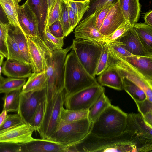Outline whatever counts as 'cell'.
I'll return each mask as SVG.
<instances>
[{
  "mask_svg": "<svg viewBox=\"0 0 152 152\" xmlns=\"http://www.w3.org/2000/svg\"><path fill=\"white\" fill-rule=\"evenodd\" d=\"M66 152H152V140L128 130L118 136L107 137L89 133L79 142L68 146Z\"/></svg>",
  "mask_w": 152,
  "mask_h": 152,
  "instance_id": "1",
  "label": "cell"
},
{
  "mask_svg": "<svg viewBox=\"0 0 152 152\" xmlns=\"http://www.w3.org/2000/svg\"><path fill=\"white\" fill-rule=\"evenodd\" d=\"M70 46L61 50L52 51L46 48V100L50 99L58 92L64 90V65Z\"/></svg>",
  "mask_w": 152,
  "mask_h": 152,
  "instance_id": "2",
  "label": "cell"
},
{
  "mask_svg": "<svg viewBox=\"0 0 152 152\" xmlns=\"http://www.w3.org/2000/svg\"><path fill=\"white\" fill-rule=\"evenodd\" d=\"M98 84L95 78L85 69L72 49L66 55L64 65L65 97Z\"/></svg>",
  "mask_w": 152,
  "mask_h": 152,
  "instance_id": "3",
  "label": "cell"
},
{
  "mask_svg": "<svg viewBox=\"0 0 152 152\" xmlns=\"http://www.w3.org/2000/svg\"><path fill=\"white\" fill-rule=\"evenodd\" d=\"M127 113L111 104L93 122L89 133L101 137L118 136L126 130Z\"/></svg>",
  "mask_w": 152,
  "mask_h": 152,
  "instance_id": "4",
  "label": "cell"
},
{
  "mask_svg": "<svg viewBox=\"0 0 152 152\" xmlns=\"http://www.w3.org/2000/svg\"><path fill=\"white\" fill-rule=\"evenodd\" d=\"M108 50V66L114 68L121 77H125L140 87L145 92L147 99L152 102V80L127 62L124 56L111 49Z\"/></svg>",
  "mask_w": 152,
  "mask_h": 152,
  "instance_id": "5",
  "label": "cell"
},
{
  "mask_svg": "<svg viewBox=\"0 0 152 152\" xmlns=\"http://www.w3.org/2000/svg\"><path fill=\"white\" fill-rule=\"evenodd\" d=\"M91 124L88 118L72 122L61 120L48 140L66 146L75 144L89 133Z\"/></svg>",
  "mask_w": 152,
  "mask_h": 152,
  "instance_id": "6",
  "label": "cell"
},
{
  "mask_svg": "<svg viewBox=\"0 0 152 152\" xmlns=\"http://www.w3.org/2000/svg\"><path fill=\"white\" fill-rule=\"evenodd\" d=\"M105 44L75 38L70 46L82 66L94 78H95L96 69L102 48Z\"/></svg>",
  "mask_w": 152,
  "mask_h": 152,
  "instance_id": "7",
  "label": "cell"
},
{
  "mask_svg": "<svg viewBox=\"0 0 152 152\" xmlns=\"http://www.w3.org/2000/svg\"><path fill=\"white\" fill-rule=\"evenodd\" d=\"M65 98L64 90L58 92L51 99L46 100L44 116L41 126L37 131L41 139L48 140L56 129L61 120V111Z\"/></svg>",
  "mask_w": 152,
  "mask_h": 152,
  "instance_id": "8",
  "label": "cell"
},
{
  "mask_svg": "<svg viewBox=\"0 0 152 152\" xmlns=\"http://www.w3.org/2000/svg\"><path fill=\"white\" fill-rule=\"evenodd\" d=\"M105 92L99 84L91 86L65 97L64 104L69 110H89Z\"/></svg>",
  "mask_w": 152,
  "mask_h": 152,
  "instance_id": "9",
  "label": "cell"
},
{
  "mask_svg": "<svg viewBox=\"0 0 152 152\" xmlns=\"http://www.w3.org/2000/svg\"><path fill=\"white\" fill-rule=\"evenodd\" d=\"M45 95V88L27 93L21 91L17 112L24 123L31 125L38 104Z\"/></svg>",
  "mask_w": 152,
  "mask_h": 152,
  "instance_id": "10",
  "label": "cell"
},
{
  "mask_svg": "<svg viewBox=\"0 0 152 152\" xmlns=\"http://www.w3.org/2000/svg\"><path fill=\"white\" fill-rule=\"evenodd\" d=\"M30 64L32 72L39 73L46 68V53L47 47L38 37L34 38L27 37Z\"/></svg>",
  "mask_w": 152,
  "mask_h": 152,
  "instance_id": "11",
  "label": "cell"
},
{
  "mask_svg": "<svg viewBox=\"0 0 152 152\" xmlns=\"http://www.w3.org/2000/svg\"><path fill=\"white\" fill-rule=\"evenodd\" d=\"M100 10L92 14L79 22L74 31L75 38L105 44L103 41L104 36L100 33L96 26V17Z\"/></svg>",
  "mask_w": 152,
  "mask_h": 152,
  "instance_id": "12",
  "label": "cell"
},
{
  "mask_svg": "<svg viewBox=\"0 0 152 152\" xmlns=\"http://www.w3.org/2000/svg\"><path fill=\"white\" fill-rule=\"evenodd\" d=\"M35 129L31 125L23 123L0 132V142L19 143L30 142L34 138L32 137Z\"/></svg>",
  "mask_w": 152,
  "mask_h": 152,
  "instance_id": "13",
  "label": "cell"
},
{
  "mask_svg": "<svg viewBox=\"0 0 152 152\" xmlns=\"http://www.w3.org/2000/svg\"><path fill=\"white\" fill-rule=\"evenodd\" d=\"M126 21L118 2L110 8L99 31L104 36H108Z\"/></svg>",
  "mask_w": 152,
  "mask_h": 152,
  "instance_id": "14",
  "label": "cell"
},
{
  "mask_svg": "<svg viewBox=\"0 0 152 152\" xmlns=\"http://www.w3.org/2000/svg\"><path fill=\"white\" fill-rule=\"evenodd\" d=\"M25 3L30 7L37 18L38 37L45 42L48 12V0H26Z\"/></svg>",
  "mask_w": 152,
  "mask_h": 152,
  "instance_id": "15",
  "label": "cell"
},
{
  "mask_svg": "<svg viewBox=\"0 0 152 152\" xmlns=\"http://www.w3.org/2000/svg\"><path fill=\"white\" fill-rule=\"evenodd\" d=\"M117 40L126 50L133 55L152 56V53L148 52L143 45L133 26Z\"/></svg>",
  "mask_w": 152,
  "mask_h": 152,
  "instance_id": "16",
  "label": "cell"
},
{
  "mask_svg": "<svg viewBox=\"0 0 152 152\" xmlns=\"http://www.w3.org/2000/svg\"><path fill=\"white\" fill-rule=\"evenodd\" d=\"M126 130L131 131L144 138L152 139V126L148 124L140 113L127 114Z\"/></svg>",
  "mask_w": 152,
  "mask_h": 152,
  "instance_id": "17",
  "label": "cell"
},
{
  "mask_svg": "<svg viewBox=\"0 0 152 152\" xmlns=\"http://www.w3.org/2000/svg\"><path fill=\"white\" fill-rule=\"evenodd\" d=\"M1 72L8 77L18 78H27L32 73L30 64L11 59L6 60L1 69Z\"/></svg>",
  "mask_w": 152,
  "mask_h": 152,
  "instance_id": "18",
  "label": "cell"
},
{
  "mask_svg": "<svg viewBox=\"0 0 152 152\" xmlns=\"http://www.w3.org/2000/svg\"><path fill=\"white\" fill-rule=\"evenodd\" d=\"M25 152H65L66 146L48 140L36 139L23 143Z\"/></svg>",
  "mask_w": 152,
  "mask_h": 152,
  "instance_id": "19",
  "label": "cell"
},
{
  "mask_svg": "<svg viewBox=\"0 0 152 152\" xmlns=\"http://www.w3.org/2000/svg\"><path fill=\"white\" fill-rule=\"evenodd\" d=\"M102 86H106L118 90L124 89L122 78L116 69L108 66L107 68L99 75L97 81Z\"/></svg>",
  "mask_w": 152,
  "mask_h": 152,
  "instance_id": "20",
  "label": "cell"
},
{
  "mask_svg": "<svg viewBox=\"0 0 152 152\" xmlns=\"http://www.w3.org/2000/svg\"><path fill=\"white\" fill-rule=\"evenodd\" d=\"M124 57L127 62L136 68L147 78L152 80V56L133 55Z\"/></svg>",
  "mask_w": 152,
  "mask_h": 152,
  "instance_id": "21",
  "label": "cell"
},
{
  "mask_svg": "<svg viewBox=\"0 0 152 152\" xmlns=\"http://www.w3.org/2000/svg\"><path fill=\"white\" fill-rule=\"evenodd\" d=\"M122 13L126 20L132 26L139 18L141 5L139 0H119Z\"/></svg>",
  "mask_w": 152,
  "mask_h": 152,
  "instance_id": "22",
  "label": "cell"
},
{
  "mask_svg": "<svg viewBox=\"0 0 152 152\" xmlns=\"http://www.w3.org/2000/svg\"><path fill=\"white\" fill-rule=\"evenodd\" d=\"M13 27V29L12 28L10 25L8 33L12 37L16 43L26 63L28 64H30L27 41V37L19 26H16Z\"/></svg>",
  "mask_w": 152,
  "mask_h": 152,
  "instance_id": "23",
  "label": "cell"
},
{
  "mask_svg": "<svg viewBox=\"0 0 152 152\" xmlns=\"http://www.w3.org/2000/svg\"><path fill=\"white\" fill-rule=\"evenodd\" d=\"M28 78L21 90L22 92L37 91L45 88L46 79L45 70L39 73L33 72Z\"/></svg>",
  "mask_w": 152,
  "mask_h": 152,
  "instance_id": "24",
  "label": "cell"
},
{
  "mask_svg": "<svg viewBox=\"0 0 152 152\" xmlns=\"http://www.w3.org/2000/svg\"><path fill=\"white\" fill-rule=\"evenodd\" d=\"M133 26L145 48L152 53V26L145 23H136Z\"/></svg>",
  "mask_w": 152,
  "mask_h": 152,
  "instance_id": "25",
  "label": "cell"
},
{
  "mask_svg": "<svg viewBox=\"0 0 152 152\" xmlns=\"http://www.w3.org/2000/svg\"><path fill=\"white\" fill-rule=\"evenodd\" d=\"M19 2L18 0H0V4L8 18L10 25L12 27H20L18 18Z\"/></svg>",
  "mask_w": 152,
  "mask_h": 152,
  "instance_id": "26",
  "label": "cell"
},
{
  "mask_svg": "<svg viewBox=\"0 0 152 152\" xmlns=\"http://www.w3.org/2000/svg\"><path fill=\"white\" fill-rule=\"evenodd\" d=\"M111 104L105 92H103L89 109L88 117L89 120L91 123L94 122Z\"/></svg>",
  "mask_w": 152,
  "mask_h": 152,
  "instance_id": "27",
  "label": "cell"
},
{
  "mask_svg": "<svg viewBox=\"0 0 152 152\" xmlns=\"http://www.w3.org/2000/svg\"><path fill=\"white\" fill-rule=\"evenodd\" d=\"M121 78L124 89L135 102H142L147 99L145 92L141 88L127 78L124 77Z\"/></svg>",
  "mask_w": 152,
  "mask_h": 152,
  "instance_id": "28",
  "label": "cell"
},
{
  "mask_svg": "<svg viewBox=\"0 0 152 152\" xmlns=\"http://www.w3.org/2000/svg\"><path fill=\"white\" fill-rule=\"evenodd\" d=\"M21 90H15L5 93L2 98L4 102L3 110L7 113L17 112Z\"/></svg>",
  "mask_w": 152,
  "mask_h": 152,
  "instance_id": "29",
  "label": "cell"
},
{
  "mask_svg": "<svg viewBox=\"0 0 152 152\" xmlns=\"http://www.w3.org/2000/svg\"><path fill=\"white\" fill-rule=\"evenodd\" d=\"M89 110H69L61 108L60 118L61 120L72 122L88 118Z\"/></svg>",
  "mask_w": 152,
  "mask_h": 152,
  "instance_id": "30",
  "label": "cell"
},
{
  "mask_svg": "<svg viewBox=\"0 0 152 152\" xmlns=\"http://www.w3.org/2000/svg\"><path fill=\"white\" fill-rule=\"evenodd\" d=\"M26 78L8 77L4 78L0 88V94L21 89L26 81Z\"/></svg>",
  "mask_w": 152,
  "mask_h": 152,
  "instance_id": "31",
  "label": "cell"
},
{
  "mask_svg": "<svg viewBox=\"0 0 152 152\" xmlns=\"http://www.w3.org/2000/svg\"><path fill=\"white\" fill-rule=\"evenodd\" d=\"M6 43L8 54L7 59L15 60L26 63L17 44L8 33Z\"/></svg>",
  "mask_w": 152,
  "mask_h": 152,
  "instance_id": "32",
  "label": "cell"
},
{
  "mask_svg": "<svg viewBox=\"0 0 152 152\" xmlns=\"http://www.w3.org/2000/svg\"><path fill=\"white\" fill-rule=\"evenodd\" d=\"M59 20L64 36L67 37L72 31L69 22L67 4L65 0H61Z\"/></svg>",
  "mask_w": 152,
  "mask_h": 152,
  "instance_id": "33",
  "label": "cell"
},
{
  "mask_svg": "<svg viewBox=\"0 0 152 152\" xmlns=\"http://www.w3.org/2000/svg\"><path fill=\"white\" fill-rule=\"evenodd\" d=\"M66 0L69 5L79 23L89 8L90 0H87L83 1H73Z\"/></svg>",
  "mask_w": 152,
  "mask_h": 152,
  "instance_id": "34",
  "label": "cell"
},
{
  "mask_svg": "<svg viewBox=\"0 0 152 152\" xmlns=\"http://www.w3.org/2000/svg\"><path fill=\"white\" fill-rule=\"evenodd\" d=\"M45 43L52 51L62 50L64 44V38L55 37L50 32L48 28H46Z\"/></svg>",
  "mask_w": 152,
  "mask_h": 152,
  "instance_id": "35",
  "label": "cell"
},
{
  "mask_svg": "<svg viewBox=\"0 0 152 152\" xmlns=\"http://www.w3.org/2000/svg\"><path fill=\"white\" fill-rule=\"evenodd\" d=\"M29 20V37L34 38L38 36V23L37 18L30 7L26 3L24 4Z\"/></svg>",
  "mask_w": 152,
  "mask_h": 152,
  "instance_id": "36",
  "label": "cell"
},
{
  "mask_svg": "<svg viewBox=\"0 0 152 152\" xmlns=\"http://www.w3.org/2000/svg\"><path fill=\"white\" fill-rule=\"evenodd\" d=\"M46 105L45 96L40 101L34 113L31 126L35 130L37 131L40 127L45 113Z\"/></svg>",
  "mask_w": 152,
  "mask_h": 152,
  "instance_id": "37",
  "label": "cell"
},
{
  "mask_svg": "<svg viewBox=\"0 0 152 152\" xmlns=\"http://www.w3.org/2000/svg\"><path fill=\"white\" fill-rule=\"evenodd\" d=\"M119 0H92L90 1L89 8L84 14L82 20H83L96 12L101 10L107 4L114 5L118 2Z\"/></svg>",
  "mask_w": 152,
  "mask_h": 152,
  "instance_id": "38",
  "label": "cell"
},
{
  "mask_svg": "<svg viewBox=\"0 0 152 152\" xmlns=\"http://www.w3.org/2000/svg\"><path fill=\"white\" fill-rule=\"evenodd\" d=\"M18 21L20 29L27 37H29V20L24 4L19 5L18 10Z\"/></svg>",
  "mask_w": 152,
  "mask_h": 152,
  "instance_id": "39",
  "label": "cell"
},
{
  "mask_svg": "<svg viewBox=\"0 0 152 152\" xmlns=\"http://www.w3.org/2000/svg\"><path fill=\"white\" fill-rule=\"evenodd\" d=\"M133 26L126 21L119 27L110 35L104 36L103 41L105 43L110 41L117 40L125 34Z\"/></svg>",
  "mask_w": 152,
  "mask_h": 152,
  "instance_id": "40",
  "label": "cell"
},
{
  "mask_svg": "<svg viewBox=\"0 0 152 152\" xmlns=\"http://www.w3.org/2000/svg\"><path fill=\"white\" fill-rule=\"evenodd\" d=\"M109 50L107 45L105 44L103 47L98 62L96 71V75H99L108 67Z\"/></svg>",
  "mask_w": 152,
  "mask_h": 152,
  "instance_id": "41",
  "label": "cell"
},
{
  "mask_svg": "<svg viewBox=\"0 0 152 152\" xmlns=\"http://www.w3.org/2000/svg\"><path fill=\"white\" fill-rule=\"evenodd\" d=\"M23 123L24 122L18 114L7 115L4 122L0 126V132L17 126Z\"/></svg>",
  "mask_w": 152,
  "mask_h": 152,
  "instance_id": "42",
  "label": "cell"
},
{
  "mask_svg": "<svg viewBox=\"0 0 152 152\" xmlns=\"http://www.w3.org/2000/svg\"><path fill=\"white\" fill-rule=\"evenodd\" d=\"M60 1L61 0H56L52 5L48 13L46 28L59 20Z\"/></svg>",
  "mask_w": 152,
  "mask_h": 152,
  "instance_id": "43",
  "label": "cell"
},
{
  "mask_svg": "<svg viewBox=\"0 0 152 152\" xmlns=\"http://www.w3.org/2000/svg\"><path fill=\"white\" fill-rule=\"evenodd\" d=\"M0 152H24L23 143L0 142Z\"/></svg>",
  "mask_w": 152,
  "mask_h": 152,
  "instance_id": "44",
  "label": "cell"
},
{
  "mask_svg": "<svg viewBox=\"0 0 152 152\" xmlns=\"http://www.w3.org/2000/svg\"><path fill=\"white\" fill-rule=\"evenodd\" d=\"M109 49H111L119 54L124 56L127 57L133 55L126 50L121 45L120 42L117 40L110 41L105 43Z\"/></svg>",
  "mask_w": 152,
  "mask_h": 152,
  "instance_id": "45",
  "label": "cell"
},
{
  "mask_svg": "<svg viewBox=\"0 0 152 152\" xmlns=\"http://www.w3.org/2000/svg\"><path fill=\"white\" fill-rule=\"evenodd\" d=\"M113 5L111 4H107L103 7L97 15L96 20V29L99 31L110 8Z\"/></svg>",
  "mask_w": 152,
  "mask_h": 152,
  "instance_id": "46",
  "label": "cell"
},
{
  "mask_svg": "<svg viewBox=\"0 0 152 152\" xmlns=\"http://www.w3.org/2000/svg\"><path fill=\"white\" fill-rule=\"evenodd\" d=\"M138 110L140 115L149 112H152V102L146 99L140 102H135Z\"/></svg>",
  "mask_w": 152,
  "mask_h": 152,
  "instance_id": "47",
  "label": "cell"
},
{
  "mask_svg": "<svg viewBox=\"0 0 152 152\" xmlns=\"http://www.w3.org/2000/svg\"><path fill=\"white\" fill-rule=\"evenodd\" d=\"M50 33L57 37L64 38L61 24L59 20L55 21L48 27Z\"/></svg>",
  "mask_w": 152,
  "mask_h": 152,
  "instance_id": "48",
  "label": "cell"
},
{
  "mask_svg": "<svg viewBox=\"0 0 152 152\" xmlns=\"http://www.w3.org/2000/svg\"><path fill=\"white\" fill-rule=\"evenodd\" d=\"M68 10L69 22L70 26L72 32L76 26L79 23L78 20L76 18L70 6L66 0Z\"/></svg>",
  "mask_w": 152,
  "mask_h": 152,
  "instance_id": "49",
  "label": "cell"
},
{
  "mask_svg": "<svg viewBox=\"0 0 152 152\" xmlns=\"http://www.w3.org/2000/svg\"><path fill=\"white\" fill-rule=\"evenodd\" d=\"M10 26V25H6L0 22V38L6 43Z\"/></svg>",
  "mask_w": 152,
  "mask_h": 152,
  "instance_id": "50",
  "label": "cell"
},
{
  "mask_svg": "<svg viewBox=\"0 0 152 152\" xmlns=\"http://www.w3.org/2000/svg\"><path fill=\"white\" fill-rule=\"evenodd\" d=\"M0 22L6 25H10L8 18L0 4Z\"/></svg>",
  "mask_w": 152,
  "mask_h": 152,
  "instance_id": "51",
  "label": "cell"
},
{
  "mask_svg": "<svg viewBox=\"0 0 152 152\" xmlns=\"http://www.w3.org/2000/svg\"><path fill=\"white\" fill-rule=\"evenodd\" d=\"M0 53L7 58L8 52L6 43L0 38Z\"/></svg>",
  "mask_w": 152,
  "mask_h": 152,
  "instance_id": "52",
  "label": "cell"
},
{
  "mask_svg": "<svg viewBox=\"0 0 152 152\" xmlns=\"http://www.w3.org/2000/svg\"><path fill=\"white\" fill-rule=\"evenodd\" d=\"M144 19L145 21V23L149 26H152V11L150 10L145 14Z\"/></svg>",
  "mask_w": 152,
  "mask_h": 152,
  "instance_id": "53",
  "label": "cell"
},
{
  "mask_svg": "<svg viewBox=\"0 0 152 152\" xmlns=\"http://www.w3.org/2000/svg\"><path fill=\"white\" fill-rule=\"evenodd\" d=\"M142 116L148 124L152 126V112H148Z\"/></svg>",
  "mask_w": 152,
  "mask_h": 152,
  "instance_id": "54",
  "label": "cell"
},
{
  "mask_svg": "<svg viewBox=\"0 0 152 152\" xmlns=\"http://www.w3.org/2000/svg\"><path fill=\"white\" fill-rule=\"evenodd\" d=\"M7 115V112L6 111L4 110H3V111L0 114V126L4 122Z\"/></svg>",
  "mask_w": 152,
  "mask_h": 152,
  "instance_id": "55",
  "label": "cell"
},
{
  "mask_svg": "<svg viewBox=\"0 0 152 152\" xmlns=\"http://www.w3.org/2000/svg\"><path fill=\"white\" fill-rule=\"evenodd\" d=\"M56 0H48V12L49 11L52 5L55 2Z\"/></svg>",
  "mask_w": 152,
  "mask_h": 152,
  "instance_id": "56",
  "label": "cell"
},
{
  "mask_svg": "<svg viewBox=\"0 0 152 152\" xmlns=\"http://www.w3.org/2000/svg\"><path fill=\"white\" fill-rule=\"evenodd\" d=\"M4 56L2 55L0 53V67L1 66L3 62V61L4 58Z\"/></svg>",
  "mask_w": 152,
  "mask_h": 152,
  "instance_id": "57",
  "label": "cell"
},
{
  "mask_svg": "<svg viewBox=\"0 0 152 152\" xmlns=\"http://www.w3.org/2000/svg\"><path fill=\"white\" fill-rule=\"evenodd\" d=\"M1 71H0V88L3 80L4 78H3L1 75Z\"/></svg>",
  "mask_w": 152,
  "mask_h": 152,
  "instance_id": "58",
  "label": "cell"
},
{
  "mask_svg": "<svg viewBox=\"0 0 152 152\" xmlns=\"http://www.w3.org/2000/svg\"><path fill=\"white\" fill-rule=\"evenodd\" d=\"M69 1H86L87 0H67Z\"/></svg>",
  "mask_w": 152,
  "mask_h": 152,
  "instance_id": "59",
  "label": "cell"
},
{
  "mask_svg": "<svg viewBox=\"0 0 152 152\" xmlns=\"http://www.w3.org/2000/svg\"><path fill=\"white\" fill-rule=\"evenodd\" d=\"M19 2H20L21 0H18Z\"/></svg>",
  "mask_w": 152,
  "mask_h": 152,
  "instance_id": "60",
  "label": "cell"
},
{
  "mask_svg": "<svg viewBox=\"0 0 152 152\" xmlns=\"http://www.w3.org/2000/svg\"><path fill=\"white\" fill-rule=\"evenodd\" d=\"M90 0V1H92V0Z\"/></svg>",
  "mask_w": 152,
  "mask_h": 152,
  "instance_id": "61",
  "label": "cell"
}]
</instances>
